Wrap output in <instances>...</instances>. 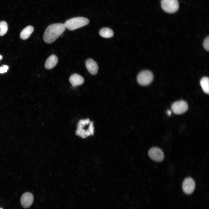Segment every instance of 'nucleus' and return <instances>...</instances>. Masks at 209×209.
<instances>
[{
	"instance_id": "9b49d317",
	"label": "nucleus",
	"mask_w": 209,
	"mask_h": 209,
	"mask_svg": "<svg viewBox=\"0 0 209 209\" xmlns=\"http://www.w3.org/2000/svg\"><path fill=\"white\" fill-rule=\"evenodd\" d=\"M69 80L72 85L74 87L81 85L84 82L83 78L76 73L72 75L69 78Z\"/></svg>"
},
{
	"instance_id": "4468645a",
	"label": "nucleus",
	"mask_w": 209,
	"mask_h": 209,
	"mask_svg": "<svg viewBox=\"0 0 209 209\" xmlns=\"http://www.w3.org/2000/svg\"><path fill=\"white\" fill-rule=\"evenodd\" d=\"M100 35L104 38H109L112 37L113 35V30L108 28H101L99 31Z\"/></svg>"
},
{
	"instance_id": "423d86ee",
	"label": "nucleus",
	"mask_w": 209,
	"mask_h": 209,
	"mask_svg": "<svg viewBox=\"0 0 209 209\" xmlns=\"http://www.w3.org/2000/svg\"><path fill=\"white\" fill-rule=\"evenodd\" d=\"M188 105L185 101L180 100L174 103L171 106V109L174 113L180 114L184 113L188 109Z\"/></svg>"
},
{
	"instance_id": "a211bd4d",
	"label": "nucleus",
	"mask_w": 209,
	"mask_h": 209,
	"mask_svg": "<svg viewBox=\"0 0 209 209\" xmlns=\"http://www.w3.org/2000/svg\"><path fill=\"white\" fill-rule=\"evenodd\" d=\"M8 69V67L6 65H4L0 67V73H3L6 72Z\"/></svg>"
},
{
	"instance_id": "f257e3e1",
	"label": "nucleus",
	"mask_w": 209,
	"mask_h": 209,
	"mask_svg": "<svg viewBox=\"0 0 209 209\" xmlns=\"http://www.w3.org/2000/svg\"><path fill=\"white\" fill-rule=\"evenodd\" d=\"M64 24L55 23L49 25L46 29L43 35V40L46 43L51 44L55 41L65 31Z\"/></svg>"
},
{
	"instance_id": "412c9836",
	"label": "nucleus",
	"mask_w": 209,
	"mask_h": 209,
	"mask_svg": "<svg viewBox=\"0 0 209 209\" xmlns=\"http://www.w3.org/2000/svg\"><path fill=\"white\" fill-rule=\"evenodd\" d=\"M1 209H2V208H1Z\"/></svg>"
},
{
	"instance_id": "9d476101",
	"label": "nucleus",
	"mask_w": 209,
	"mask_h": 209,
	"mask_svg": "<svg viewBox=\"0 0 209 209\" xmlns=\"http://www.w3.org/2000/svg\"><path fill=\"white\" fill-rule=\"evenodd\" d=\"M86 67L88 71L92 75H96L97 73L98 66L97 63L92 59H87L85 62Z\"/></svg>"
},
{
	"instance_id": "dca6fc26",
	"label": "nucleus",
	"mask_w": 209,
	"mask_h": 209,
	"mask_svg": "<svg viewBox=\"0 0 209 209\" xmlns=\"http://www.w3.org/2000/svg\"><path fill=\"white\" fill-rule=\"evenodd\" d=\"M8 26L6 22L2 21L0 22V36H2L5 34L8 30Z\"/></svg>"
},
{
	"instance_id": "20e7f679",
	"label": "nucleus",
	"mask_w": 209,
	"mask_h": 209,
	"mask_svg": "<svg viewBox=\"0 0 209 209\" xmlns=\"http://www.w3.org/2000/svg\"><path fill=\"white\" fill-rule=\"evenodd\" d=\"M153 79V75L149 71L145 70L140 72L137 77L138 83L143 86L147 85L150 84Z\"/></svg>"
},
{
	"instance_id": "f03ea898",
	"label": "nucleus",
	"mask_w": 209,
	"mask_h": 209,
	"mask_svg": "<svg viewBox=\"0 0 209 209\" xmlns=\"http://www.w3.org/2000/svg\"><path fill=\"white\" fill-rule=\"evenodd\" d=\"M93 123L89 119L80 120L77 125L76 134L84 138L93 134Z\"/></svg>"
},
{
	"instance_id": "ddd939ff",
	"label": "nucleus",
	"mask_w": 209,
	"mask_h": 209,
	"mask_svg": "<svg viewBox=\"0 0 209 209\" xmlns=\"http://www.w3.org/2000/svg\"><path fill=\"white\" fill-rule=\"evenodd\" d=\"M34 30V28L32 26H27L21 32L20 35L21 38L24 40L28 39L33 32Z\"/></svg>"
},
{
	"instance_id": "39448f33",
	"label": "nucleus",
	"mask_w": 209,
	"mask_h": 209,
	"mask_svg": "<svg viewBox=\"0 0 209 209\" xmlns=\"http://www.w3.org/2000/svg\"><path fill=\"white\" fill-rule=\"evenodd\" d=\"M161 6L163 10L168 13L175 12L179 8L178 0H162Z\"/></svg>"
},
{
	"instance_id": "2eb2a0df",
	"label": "nucleus",
	"mask_w": 209,
	"mask_h": 209,
	"mask_svg": "<svg viewBox=\"0 0 209 209\" xmlns=\"http://www.w3.org/2000/svg\"><path fill=\"white\" fill-rule=\"evenodd\" d=\"M200 84L204 93L208 94L209 93V79L206 77L202 78L200 80Z\"/></svg>"
},
{
	"instance_id": "aec40b11",
	"label": "nucleus",
	"mask_w": 209,
	"mask_h": 209,
	"mask_svg": "<svg viewBox=\"0 0 209 209\" xmlns=\"http://www.w3.org/2000/svg\"><path fill=\"white\" fill-rule=\"evenodd\" d=\"M2 56L0 55V60L2 59Z\"/></svg>"
},
{
	"instance_id": "6ab92c4d",
	"label": "nucleus",
	"mask_w": 209,
	"mask_h": 209,
	"mask_svg": "<svg viewBox=\"0 0 209 209\" xmlns=\"http://www.w3.org/2000/svg\"><path fill=\"white\" fill-rule=\"evenodd\" d=\"M167 114L169 115H170L171 114V111L170 110H168L167 111Z\"/></svg>"
},
{
	"instance_id": "7ed1b4c3",
	"label": "nucleus",
	"mask_w": 209,
	"mask_h": 209,
	"mask_svg": "<svg viewBox=\"0 0 209 209\" xmlns=\"http://www.w3.org/2000/svg\"><path fill=\"white\" fill-rule=\"evenodd\" d=\"M89 23L87 18L82 17H75L67 20L64 24L66 28L70 30H73L83 27Z\"/></svg>"
},
{
	"instance_id": "1a4fd4ad",
	"label": "nucleus",
	"mask_w": 209,
	"mask_h": 209,
	"mask_svg": "<svg viewBox=\"0 0 209 209\" xmlns=\"http://www.w3.org/2000/svg\"><path fill=\"white\" fill-rule=\"evenodd\" d=\"M34 199L33 194L30 192H26L24 193L20 199L21 206L24 208H29L32 204Z\"/></svg>"
},
{
	"instance_id": "f3484780",
	"label": "nucleus",
	"mask_w": 209,
	"mask_h": 209,
	"mask_svg": "<svg viewBox=\"0 0 209 209\" xmlns=\"http://www.w3.org/2000/svg\"><path fill=\"white\" fill-rule=\"evenodd\" d=\"M209 37H208L205 39L203 43V46L204 49L208 51L209 49Z\"/></svg>"
},
{
	"instance_id": "f8f14e48",
	"label": "nucleus",
	"mask_w": 209,
	"mask_h": 209,
	"mask_svg": "<svg viewBox=\"0 0 209 209\" xmlns=\"http://www.w3.org/2000/svg\"><path fill=\"white\" fill-rule=\"evenodd\" d=\"M58 62V58L55 55L50 56L46 60L45 64V67L47 69H51L54 68Z\"/></svg>"
},
{
	"instance_id": "6e6552de",
	"label": "nucleus",
	"mask_w": 209,
	"mask_h": 209,
	"mask_svg": "<svg viewBox=\"0 0 209 209\" xmlns=\"http://www.w3.org/2000/svg\"><path fill=\"white\" fill-rule=\"evenodd\" d=\"M195 183L194 180L190 177L185 179L182 184V189L186 194H190L194 191L195 188Z\"/></svg>"
},
{
	"instance_id": "0eeeda50",
	"label": "nucleus",
	"mask_w": 209,
	"mask_h": 209,
	"mask_svg": "<svg viewBox=\"0 0 209 209\" xmlns=\"http://www.w3.org/2000/svg\"><path fill=\"white\" fill-rule=\"evenodd\" d=\"M149 157L152 160L156 162H160L164 159V153L160 148L153 147L151 148L148 151Z\"/></svg>"
}]
</instances>
